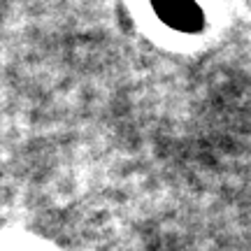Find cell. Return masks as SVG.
<instances>
[{"label": "cell", "instance_id": "1", "mask_svg": "<svg viewBox=\"0 0 251 251\" xmlns=\"http://www.w3.org/2000/svg\"><path fill=\"white\" fill-rule=\"evenodd\" d=\"M156 17L165 26L179 30L184 35H196L205 30V9L198 0H149Z\"/></svg>", "mask_w": 251, "mask_h": 251}]
</instances>
